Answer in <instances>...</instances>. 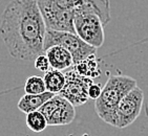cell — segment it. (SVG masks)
Here are the masks:
<instances>
[{"label": "cell", "mask_w": 148, "mask_h": 136, "mask_svg": "<svg viewBox=\"0 0 148 136\" xmlns=\"http://www.w3.org/2000/svg\"><path fill=\"white\" fill-rule=\"evenodd\" d=\"M46 25L36 0H12L0 22V37L14 59L32 61L44 54Z\"/></svg>", "instance_id": "cell-1"}, {"label": "cell", "mask_w": 148, "mask_h": 136, "mask_svg": "<svg viewBox=\"0 0 148 136\" xmlns=\"http://www.w3.org/2000/svg\"><path fill=\"white\" fill-rule=\"evenodd\" d=\"M46 29L75 33V16L81 13L98 15L105 26L111 20L109 0H36Z\"/></svg>", "instance_id": "cell-2"}, {"label": "cell", "mask_w": 148, "mask_h": 136, "mask_svg": "<svg viewBox=\"0 0 148 136\" xmlns=\"http://www.w3.org/2000/svg\"><path fill=\"white\" fill-rule=\"evenodd\" d=\"M138 86L134 78L124 74H109L100 97L95 102V110L103 122L116 127L117 108L121 99Z\"/></svg>", "instance_id": "cell-3"}, {"label": "cell", "mask_w": 148, "mask_h": 136, "mask_svg": "<svg viewBox=\"0 0 148 136\" xmlns=\"http://www.w3.org/2000/svg\"><path fill=\"white\" fill-rule=\"evenodd\" d=\"M54 45H60L67 49L73 57L74 65L91 54H96L98 49L84 42L76 33L46 29L44 37V52L46 49Z\"/></svg>", "instance_id": "cell-4"}, {"label": "cell", "mask_w": 148, "mask_h": 136, "mask_svg": "<svg viewBox=\"0 0 148 136\" xmlns=\"http://www.w3.org/2000/svg\"><path fill=\"white\" fill-rule=\"evenodd\" d=\"M75 33L89 45L100 48L104 43V25L98 15L81 13L75 16Z\"/></svg>", "instance_id": "cell-5"}, {"label": "cell", "mask_w": 148, "mask_h": 136, "mask_svg": "<svg viewBox=\"0 0 148 136\" xmlns=\"http://www.w3.org/2000/svg\"><path fill=\"white\" fill-rule=\"evenodd\" d=\"M39 111L45 117L47 126L69 125L76 117L75 106L58 93L49 99Z\"/></svg>", "instance_id": "cell-6"}, {"label": "cell", "mask_w": 148, "mask_h": 136, "mask_svg": "<svg viewBox=\"0 0 148 136\" xmlns=\"http://www.w3.org/2000/svg\"><path fill=\"white\" fill-rule=\"evenodd\" d=\"M65 84L59 93L61 97L66 99L75 107L84 105L89 99L88 88L92 84V79L80 75L74 67L64 72Z\"/></svg>", "instance_id": "cell-7"}, {"label": "cell", "mask_w": 148, "mask_h": 136, "mask_svg": "<svg viewBox=\"0 0 148 136\" xmlns=\"http://www.w3.org/2000/svg\"><path fill=\"white\" fill-rule=\"evenodd\" d=\"M144 103V92L139 86L130 90L121 99L117 108L116 128H126L140 116Z\"/></svg>", "instance_id": "cell-8"}, {"label": "cell", "mask_w": 148, "mask_h": 136, "mask_svg": "<svg viewBox=\"0 0 148 136\" xmlns=\"http://www.w3.org/2000/svg\"><path fill=\"white\" fill-rule=\"evenodd\" d=\"M45 54L49 58V65L53 69L66 70L74 65L73 57L66 48L60 45H54L45 50Z\"/></svg>", "instance_id": "cell-9"}, {"label": "cell", "mask_w": 148, "mask_h": 136, "mask_svg": "<svg viewBox=\"0 0 148 136\" xmlns=\"http://www.w3.org/2000/svg\"><path fill=\"white\" fill-rule=\"evenodd\" d=\"M55 93L45 91L40 94H24L17 104V108L23 113H29L33 111L39 110L49 99L54 97Z\"/></svg>", "instance_id": "cell-10"}, {"label": "cell", "mask_w": 148, "mask_h": 136, "mask_svg": "<svg viewBox=\"0 0 148 136\" xmlns=\"http://www.w3.org/2000/svg\"><path fill=\"white\" fill-rule=\"evenodd\" d=\"M74 69L77 71L80 75H83L89 79L98 78L101 74L100 66L96 54H91L88 58L80 61L76 65H74Z\"/></svg>", "instance_id": "cell-11"}, {"label": "cell", "mask_w": 148, "mask_h": 136, "mask_svg": "<svg viewBox=\"0 0 148 136\" xmlns=\"http://www.w3.org/2000/svg\"><path fill=\"white\" fill-rule=\"evenodd\" d=\"M44 84H45L46 91L53 92V93L57 94L62 90L63 86L65 84V75L64 72L58 69H49L46 71L44 77Z\"/></svg>", "instance_id": "cell-12"}, {"label": "cell", "mask_w": 148, "mask_h": 136, "mask_svg": "<svg viewBox=\"0 0 148 136\" xmlns=\"http://www.w3.org/2000/svg\"><path fill=\"white\" fill-rule=\"evenodd\" d=\"M25 124L29 128V130H32L35 133H41L47 127V122L45 117L39 110L33 111L26 114Z\"/></svg>", "instance_id": "cell-13"}, {"label": "cell", "mask_w": 148, "mask_h": 136, "mask_svg": "<svg viewBox=\"0 0 148 136\" xmlns=\"http://www.w3.org/2000/svg\"><path fill=\"white\" fill-rule=\"evenodd\" d=\"M46 91L43 78L38 75L29 77L24 84V92L26 94H40Z\"/></svg>", "instance_id": "cell-14"}, {"label": "cell", "mask_w": 148, "mask_h": 136, "mask_svg": "<svg viewBox=\"0 0 148 136\" xmlns=\"http://www.w3.org/2000/svg\"><path fill=\"white\" fill-rule=\"evenodd\" d=\"M35 67L41 72H46L49 70L51 65H49V61L45 52L42 54H39L36 59H35Z\"/></svg>", "instance_id": "cell-15"}, {"label": "cell", "mask_w": 148, "mask_h": 136, "mask_svg": "<svg viewBox=\"0 0 148 136\" xmlns=\"http://www.w3.org/2000/svg\"><path fill=\"white\" fill-rule=\"evenodd\" d=\"M101 91H102L101 86H100L99 84H95V83H92L88 88V97L96 101V99L100 97Z\"/></svg>", "instance_id": "cell-16"}, {"label": "cell", "mask_w": 148, "mask_h": 136, "mask_svg": "<svg viewBox=\"0 0 148 136\" xmlns=\"http://www.w3.org/2000/svg\"><path fill=\"white\" fill-rule=\"evenodd\" d=\"M82 136H90V135H88V134H83Z\"/></svg>", "instance_id": "cell-17"}]
</instances>
